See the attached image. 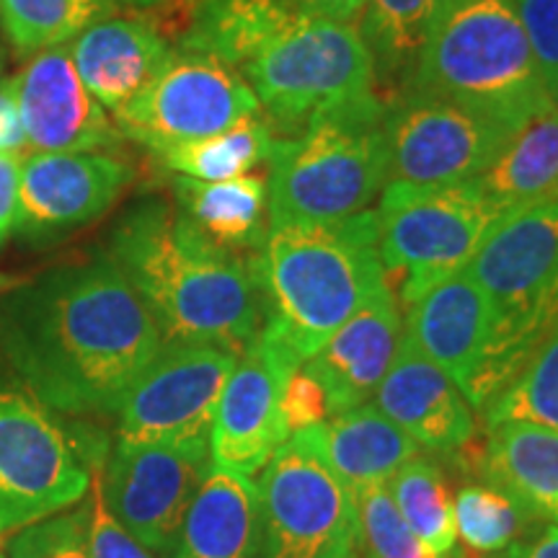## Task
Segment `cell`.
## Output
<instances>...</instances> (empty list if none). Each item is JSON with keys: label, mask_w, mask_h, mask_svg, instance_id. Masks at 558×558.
Segmentation results:
<instances>
[{"label": "cell", "mask_w": 558, "mask_h": 558, "mask_svg": "<svg viewBox=\"0 0 558 558\" xmlns=\"http://www.w3.org/2000/svg\"><path fill=\"white\" fill-rule=\"evenodd\" d=\"M160 347L158 324L109 256L50 269L0 298V354L52 414H117Z\"/></svg>", "instance_id": "1"}, {"label": "cell", "mask_w": 558, "mask_h": 558, "mask_svg": "<svg viewBox=\"0 0 558 558\" xmlns=\"http://www.w3.org/2000/svg\"><path fill=\"white\" fill-rule=\"evenodd\" d=\"M109 259L128 277L163 341H209L243 352L264 305L251 262L215 246L177 205L145 199L117 222Z\"/></svg>", "instance_id": "2"}, {"label": "cell", "mask_w": 558, "mask_h": 558, "mask_svg": "<svg viewBox=\"0 0 558 558\" xmlns=\"http://www.w3.org/2000/svg\"><path fill=\"white\" fill-rule=\"evenodd\" d=\"M251 271L264 305L256 337L290 373L367 300L390 290L378 254L375 209L339 222H269Z\"/></svg>", "instance_id": "3"}, {"label": "cell", "mask_w": 558, "mask_h": 558, "mask_svg": "<svg viewBox=\"0 0 558 558\" xmlns=\"http://www.w3.org/2000/svg\"><path fill=\"white\" fill-rule=\"evenodd\" d=\"M469 271L486 295L488 339L465 401L484 411L558 324V197L501 215Z\"/></svg>", "instance_id": "4"}, {"label": "cell", "mask_w": 558, "mask_h": 558, "mask_svg": "<svg viewBox=\"0 0 558 558\" xmlns=\"http://www.w3.org/2000/svg\"><path fill=\"white\" fill-rule=\"evenodd\" d=\"M401 90L458 101L512 132L556 107L512 0H442Z\"/></svg>", "instance_id": "5"}, {"label": "cell", "mask_w": 558, "mask_h": 558, "mask_svg": "<svg viewBox=\"0 0 558 558\" xmlns=\"http://www.w3.org/2000/svg\"><path fill=\"white\" fill-rule=\"evenodd\" d=\"M386 109L373 90L277 140L267 179L269 222H339L367 213L388 184Z\"/></svg>", "instance_id": "6"}, {"label": "cell", "mask_w": 558, "mask_h": 558, "mask_svg": "<svg viewBox=\"0 0 558 558\" xmlns=\"http://www.w3.org/2000/svg\"><path fill=\"white\" fill-rule=\"evenodd\" d=\"M269 128L295 135L320 111L373 94L378 70L347 21L292 13L241 68Z\"/></svg>", "instance_id": "7"}, {"label": "cell", "mask_w": 558, "mask_h": 558, "mask_svg": "<svg viewBox=\"0 0 558 558\" xmlns=\"http://www.w3.org/2000/svg\"><path fill=\"white\" fill-rule=\"evenodd\" d=\"M378 254L386 277L396 275L401 303L465 269L501 218L473 181L416 186L393 181L380 194Z\"/></svg>", "instance_id": "8"}, {"label": "cell", "mask_w": 558, "mask_h": 558, "mask_svg": "<svg viewBox=\"0 0 558 558\" xmlns=\"http://www.w3.org/2000/svg\"><path fill=\"white\" fill-rule=\"evenodd\" d=\"M264 556L267 558H354L360 556L357 509L320 456L311 429L295 432L259 476Z\"/></svg>", "instance_id": "9"}, {"label": "cell", "mask_w": 558, "mask_h": 558, "mask_svg": "<svg viewBox=\"0 0 558 558\" xmlns=\"http://www.w3.org/2000/svg\"><path fill=\"white\" fill-rule=\"evenodd\" d=\"M88 460L58 414L0 380V538L75 507L90 492Z\"/></svg>", "instance_id": "10"}, {"label": "cell", "mask_w": 558, "mask_h": 558, "mask_svg": "<svg viewBox=\"0 0 558 558\" xmlns=\"http://www.w3.org/2000/svg\"><path fill=\"white\" fill-rule=\"evenodd\" d=\"M239 352L209 341H163L117 409V442L209 448L215 409Z\"/></svg>", "instance_id": "11"}, {"label": "cell", "mask_w": 558, "mask_h": 558, "mask_svg": "<svg viewBox=\"0 0 558 558\" xmlns=\"http://www.w3.org/2000/svg\"><path fill=\"white\" fill-rule=\"evenodd\" d=\"M259 111V99L239 70L213 54L179 47L150 86L117 111L114 124L122 137L160 153L218 135Z\"/></svg>", "instance_id": "12"}, {"label": "cell", "mask_w": 558, "mask_h": 558, "mask_svg": "<svg viewBox=\"0 0 558 558\" xmlns=\"http://www.w3.org/2000/svg\"><path fill=\"white\" fill-rule=\"evenodd\" d=\"M514 132L463 104L401 90L386 109L388 184L432 186L478 179Z\"/></svg>", "instance_id": "13"}, {"label": "cell", "mask_w": 558, "mask_h": 558, "mask_svg": "<svg viewBox=\"0 0 558 558\" xmlns=\"http://www.w3.org/2000/svg\"><path fill=\"white\" fill-rule=\"evenodd\" d=\"M209 469L207 445L117 442L94 476L111 518L153 554H171L186 509Z\"/></svg>", "instance_id": "14"}, {"label": "cell", "mask_w": 558, "mask_h": 558, "mask_svg": "<svg viewBox=\"0 0 558 558\" xmlns=\"http://www.w3.org/2000/svg\"><path fill=\"white\" fill-rule=\"evenodd\" d=\"M132 181L124 160L107 153H32L21 160L13 233L45 246L101 218Z\"/></svg>", "instance_id": "15"}, {"label": "cell", "mask_w": 558, "mask_h": 558, "mask_svg": "<svg viewBox=\"0 0 558 558\" xmlns=\"http://www.w3.org/2000/svg\"><path fill=\"white\" fill-rule=\"evenodd\" d=\"M290 375L259 337L243 349L228 375L209 429L213 469L243 478L259 476L271 456L288 442L290 432L279 399Z\"/></svg>", "instance_id": "16"}, {"label": "cell", "mask_w": 558, "mask_h": 558, "mask_svg": "<svg viewBox=\"0 0 558 558\" xmlns=\"http://www.w3.org/2000/svg\"><path fill=\"white\" fill-rule=\"evenodd\" d=\"M26 143L39 153H99L120 140L114 120L81 81L68 45L41 50L16 75Z\"/></svg>", "instance_id": "17"}, {"label": "cell", "mask_w": 558, "mask_h": 558, "mask_svg": "<svg viewBox=\"0 0 558 558\" xmlns=\"http://www.w3.org/2000/svg\"><path fill=\"white\" fill-rule=\"evenodd\" d=\"M373 403L424 450L458 452L476 437V416L463 390L407 333Z\"/></svg>", "instance_id": "18"}, {"label": "cell", "mask_w": 558, "mask_h": 558, "mask_svg": "<svg viewBox=\"0 0 558 558\" xmlns=\"http://www.w3.org/2000/svg\"><path fill=\"white\" fill-rule=\"evenodd\" d=\"M403 339L393 290L367 300L333 337L305 362L326 393L329 416L367 403L393 365Z\"/></svg>", "instance_id": "19"}, {"label": "cell", "mask_w": 558, "mask_h": 558, "mask_svg": "<svg viewBox=\"0 0 558 558\" xmlns=\"http://www.w3.org/2000/svg\"><path fill=\"white\" fill-rule=\"evenodd\" d=\"M407 337L465 396L484 360L488 339V303L469 267L411 300L407 305Z\"/></svg>", "instance_id": "20"}, {"label": "cell", "mask_w": 558, "mask_h": 558, "mask_svg": "<svg viewBox=\"0 0 558 558\" xmlns=\"http://www.w3.org/2000/svg\"><path fill=\"white\" fill-rule=\"evenodd\" d=\"M68 50L81 81L111 114L135 101L173 52L153 21L111 13L68 41Z\"/></svg>", "instance_id": "21"}, {"label": "cell", "mask_w": 558, "mask_h": 558, "mask_svg": "<svg viewBox=\"0 0 558 558\" xmlns=\"http://www.w3.org/2000/svg\"><path fill=\"white\" fill-rule=\"evenodd\" d=\"M169 558H267L254 481L209 469Z\"/></svg>", "instance_id": "22"}, {"label": "cell", "mask_w": 558, "mask_h": 558, "mask_svg": "<svg viewBox=\"0 0 558 558\" xmlns=\"http://www.w3.org/2000/svg\"><path fill=\"white\" fill-rule=\"evenodd\" d=\"M478 471L530 518L558 522V432L533 422L488 427Z\"/></svg>", "instance_id": "23"}, {"label": "cell", "mask_w": 558, "mask_h": 558, "mask_svg": "<svg viewBox=\"0 0 558 558\" xmlns=\"http://www.w3.org/2000/svg\"><path fill=\"white\" fill-rule=\"evenodd\" d=\"M320 456L349 492L388 484L393 473L418 456V445L396 427L375 403H362L308 427Z\"/></svg>", "instance_id": "24"}, {"label": "cell", "mask_w": 558, "mask_h": 558, "mask_svg": "<svg viewBox=\"0 0 558 558\" xmlns=\"http://www.w3.org/2000/svg\"><path fill=\"white\" fill-rule=\"evenodd\" d=\"M177 207L215 246L259 248L269 228L267 177L243 173L222 181L179 177L173 184Z\"/></svg>", "instance_id": "25"}, {"label": "cell", "mask_w": 558, "mask_h": 558, "mask_svg": "<svg viewBox=\"0 0 558 558\" xmlns=\"http://www.w3.org/2000/svg\"><path fill=\"white\" fill-rule=\"evenodd\" d=\"M476 184L501 215L558 197V107L514 132Z\"/></svg>", "instance_id": "26"}, {"label": "cell", "mask_w": 558, "mask_h": 558, "mask_svg": "<svg viewBox=\"0 0 558 558\" xmlns=\"http://www.w3.org/2000/svg\"><path fill=\"white\" fill-rule=\"evenodd\" d=\"M292 13L282 0H192L179 47L213 54L241 73Z\"/></svg>", "instance_id": "27"}, {"label": "cell", "mask_w": 558, "mask_h": 558, "mask_svg": "<svg viewBox=\"0 0 558 558\" xmlns=\"http://www.w3.org/2000/svg\"><path fill=\"white\" fill-rule=\"evenodd\" d=\"M275 130L267 120L248 117L233 128L192 143L173 145L158 153L166 169L197 181L235 179L254 171L256 166L269 163L275 156Z\"/></svg>", "instance_id": "28"}, {"label": "cell", "mask_w": 558, "mask_h": 558, "mask_svg": "<svg viewBox=\"0 0 558 558\" xmlns=\"http://www.w3.org/2000/svg\"><path fill=\"white\" fill-rule=\"evenodd\" d=\"M442 0H367L360 16V34L375 60V70L401 86L422 58Z\"/></svg>", "instance_id": "29"}, {"label": "cell", "mask_w": 558, "mask_h": 558, "mask_svg": "<svg viewBox=\"0 0 558 558\" xmlns=\"http://www.w3.org/2000/svg\"><path fill=\"white\" fill-rule=\"evenodd\" d=\"M390 497L401 509L403 520L427 546L442 558L469 556L458 548L452 492L439 465L429 458H411L388 481Z\"/></svg>", "instance_id": "30"}, {"label": "cell", "mask_w": 558, "mask_h": 558, "mask_svg": "<svg viewBox=\"0 0 558 558\" xmlns=\"http://www.w3.org/2000/svg\"><path fill=\"white\" fill-rule=\"evenodd\" d=\"M114 11L109 0H0V24L16 52H41L73 41Z\"/></svg>", "instance_id": "31"}, {"label": "cell", "mask_w": 558, "mask_h": 558, "mask_svg": "<svg viewBox=\"0 0 558 558\" xmlns=\"http://www.w3.org/2000/svg\"><path fill=\"white\" fill-rule=\"evenodd\" d=\"M456 533L471 554H501L525 538V530L535 518L514 505L507 494L488 484L463 486L452 497Z\"/></svg>", "instance_id": "32"}, {"label": "cell", "mask_w": 558, "mask_h": 558, "mask_svg": "<svg viewBox=\"0 0 558 558\" xmlns=\"http://www.w3.org/2000/svg\"><path fill=\"white\" fill-rule=\"evenodd\" d=\"M481 414L486 427L499 422H533L558 432V324L518 378Z\"/></svg>", "instance_id": "33"}, {"label": "cell", "mask_w": 558, "mask_h": 558, "mask_svg": "<svg viewBox=\"0 0 558 558\" xmlns=\"http://www.w3.org/2000/svg\"><path fill=\"white\" fill-rule=\"evenodd\" d=\"M352 497L357 509L362 558H442L403 520L388 484L357 488Z\"/></svg>", "instance_id": "34"}, {"label": "cell", "mask_w": 558, "mask_h": 558, "mask_svg": "<svg viewBox=\"0 0 558 558\" xmlns=\"http://www.w3.org/2000/svg\"><path fill=\"white\" fill-rule=\"evenodd\" d=\"M88 505L50 514L21 527L9 541V558H90L88 556Z\"/></svg>", "instance_id": "35"}, {"label": "cell", "mask_w": 558, "mask_h": 558, "mask_svg": "<svg viewBox=\"0 0 558 558\" xmlns=\"http://www.w3.org/2000/svg\"><path fill=\"white\" fill-rule=\"evenodd\" d=\"M541 81L558 107V0H512Z\"/></svg>", "instance_id": "36"}, {"label": "cell", "mask_w": 558, "mask_h": 558, "mask_svg": "<svg viewBox=\"0 0 558 558\" xmlns=\"http://www.w3.org/2000/svg\"><path fill=\"white\" fill-rule=\"evenodd\" d=\"M86 541L90 558H156L153 550L132 538L128 530L111 518V512L101 499V488L96 484V476L90 478Z\"/></svg>", "instance_id": "37"}, {"label": "cell", "mask_w": 558, "mask_h": 558, "mask_svg": "<svg viewBox=\"0 0 558 558\" xmlns=\"http://www.w3.org/2000/svg\"><path fill=\"white\" fill-rule=\"evenodd\" d=\"M279 407H282L284 427H288L290 435L316 427V424L329 418L324 388L318 386V380L305 367H298L284 383Z\"/></svg>", "instance_id": "38"}, {"label": "cell", "mask_w": 558, "mask_h": 558, "mask_svg": "<svg viewBox=\"0 0 558 558\" xmlns=\"http://www.w3.org/2000/svg\"><path fill=\"white\" fill-rule=\"evenodd\" d=\"M21 153H0V246L16 228Z\"/></svg>", "instance_id": "39"}, {"label": "cell", "mask_w": 558, "mask_h": 558, "mask_svg": "<svg viewBox=\"0 0 558 558\" xmlns=\"http://www.w3.org/2000/svg\"><path fill=\"white\" fill-rule=\"evenodd\" d=\"M26 145V130L21 120L16 78L0 81V153H21Z\"/></svg>", "instance_id": "40"}, {"label": "cell", "mask_w": 558, "mask_h": 558, "mask_svg": "<svg viewBox=\"0 0 558 558\" xmlns=\"http://www.w3.org/2000/svg\"><path fill=\"white\" fill-rule=\"evenodd\" d=\"M282 3L290 5V9L298 13H308V16L347 21V24H352L354 19L362 16L367 0H282Z\"/></svg>", "instance_id": "41"}, {"label": "cell", "mask_w": 558, "mask_h": 558, "mask_svg": "<svg viewBox=\"0 0 558 558\" xmlns=\"http://www.w3.org/2000/svg\"><path fill=\"white\" fill-rule=\"evenodd\" d=\"M505 558H558V522L546 525L533 538H520Z\"/></svg>", "instance_id": "42"}, {"label": "cell", "mask_w": 558, "mask_h": 558, "mask_svg": "<svg viewBox=\"0 0 558 558\" xmlns=\"http://www.w3.org/2000/svg\"><path fill=\"white\" fill-rule=\"evenodd\" d=\"M111 5H124V9H158V5L171 3V0H109Z\"/></svg>", "instance_id": "43"}, {"label": "cell", "mask_w": 558, "mask_h": 558, "mask_svg": "<svg viewBox=\"0 0 558 558\" xmlns=\"http://www.w3.org/2000/svg\"><path fill=\"white\" fill-rule=\"evenodd\" d=\"M11 288H16V279L0 275V292H5V290H11Z\"/></svg>", "instance_id": "44"}, {"label": "cell", "mask_w": 558, "mask_h": 558, "mask_svg": "<svg viewBox=\"0 0 558 558\" xmlns=\"http://www.w3.org/2000/svg\"><path fill=\"white\" fill-rule=\"evenodd\" d=\"M0 68H3V52H0Z\"/></svg>", "instance_id": "45"}, {"label": "cell", "mask_w": 558, "mask_h": 558, "mask_svg": "<svg viewBox=\"0 0 558 558\" xmlns=\"http://www.w3.org/2000/svg\"><path fill=\"white\" fill-rule=\"evenodd\" d=\"M0 558H9V556H3V554H0Z\"/></svg>", "instance_id": "46"}, {"label": "cell", "mask_w": 558, "mask_h": 558, "mask_svg": "<svg viewBox=\"0 0 558 558\" xmlns=\"http://www.w3.org/2000/svg\"><path fill=\"white\" fill-rule=\"evenodd\" d=\"M354 558H362V556H354Z\"/></svg>", "instance_id": "47"}, {"label": "cell", "mask_w": 558, "mask_h": 558, "mask_svg": "<svg viewBox=\"0 0 558 558\" xmlns=\"http://www.w3.org/2000/svg\"><path fill=\"white\" fill-rule=\"evenodd\" d=\"M463 558H469V556H463Z\"/></svg>", "instance_id": "48"}]
</instances>
